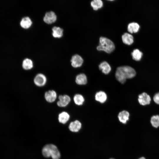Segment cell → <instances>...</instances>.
I'll list each match as a JSON object with an SVG mask.
<instances>
[{
    "mask_svg": "<svg viewBox=\"0 0 159 159\" xmlns=\"http://www.w3.org/2000/svg\"><path fill=\"white\" fill-rule=\"evenodd\" d=\"M129 112L126 110H123L120 112L117 115V118L119 121L121 123L126 124L129 119Z\"/></svg>",
    "mask_w": 159,
    "mask_h": 159,
    "instance_id": "obj_9",
    "label": "cell"
},
{
    "mask_svg": "<svg viewBox=\"0 0 159 159\" xmlns=\"http://www.w3.org/2000/svg\"><path fill=\"white\" fill-rule=\"evenodd\" d=\"M57 19L55 14L52 11L47 12L44 17L43 20L47 24H50L54 22Z\"/></svg>",
    "mask_w": 159,
    "mask_h": 159,
    "instance_id": "obj_7",
    "label": "cell"
},
{
    "mask_svg": "<svg viewBox=\"0 0 159 159\" xmlns=\"http://www.w3.org/2000/svg\"><path fill=\"white\" fill-rule=\"evenodd\" d=\"M138 101L140 105H145L150 103L151 98L150 96L147 93L143 92L139 95Z\"/></svg>",
    "mask_w": 159,
    "mask_h": 159,
    "instance_id": "obj_10",
    "label": "cell"
},
{
    "mask_svg": "<svg viewBox=\"0 0 159 159\" xmlns=\"http://www.w3.org/2000/svg\"><path fill=\"white\" fill-rule=\"evenodd\" d=\"M72 66L74 68L81 67L83 62L82 57L78 54H75L72 57L71 60Z\"/></svg>",
    "mask_w": 159,
    "mask_h": 159,
    "instance_id": "obj_8",
    "label": "cell"
},
{
    "mask_svg": "<svg viewBox=\"0 0 159 159\" xmlns=\"http://www.w3.org/2000/svg\"><path fill=\"white\" fill-rule=\"evenodd\" d=\"M122 39L123 43L127 45H130L133 42L132 36L127 33H124L122 36Z\"/></svg>",
    "mask_w": 159,
    "mask_h": 159,
    "instance_id": "obj_17",
    "label": "cell"
},
{
    "mask_svg": "<svg viewBox=\"0 0 159 159\" xmlns=\"http://www.w3.org/2000/svg\"><path fill=\"white\" fill-rule=\"evenodd\" d=\"M150 123L152 126L155 128L159 127V115H153L150 119Z\"/></svg>",
    "mask_w": 159,
    "mask_h": 159,
    "instance_id": "obj_24",
    "label": "cell"
},
{
    "mask_svg": "<svg viewBox=\"0 0 159 159\" xmlns=\"http://www.w3.org/2000/svg\"><path fill=\"white\" fill-rule=\"evenodd\" d=\"M153 99L156 103L159 104V92L156 93Z\"/></svg>",
    "mask_w": 159,
    "mask_h": 159,
    "instance_id": "obj_25",
    "label": "cell"
},
{
    "mask_svg": "<svg viewBox=\"0 0 159 159\" xmlns=\"http://www.w3.org/2000/svg\"><path fill=\"white\" fill-rule=\"evenodd\" d=\"M33 66L32 61L30 59L26 58L24 59L22 64L23 68L26 70H28L32 69Z\"/></svg>",
    "mask_w": 159,
    "mask_h": 159,
    "instance_id": "obj_19",
    "label": "cell"
},
{
    "mask_svg": "<svg viewBox=\"0 0 159 159\" xmlns=\"http://www.w3.org/2000/svg\"><path fill=\"white\" fill-rule=\"evenodd\" d=\"M138 159H146L145 157H141L139 158Z\"/></svg>",
    "mask_w": 159,
    "mask_h": 159,
    "instance_id": "obj_26",
    "label": "cell"
},
{
    "mask_svg": "<svg viewBox=\"0 0 159 159\" xmlns=\"http://www.w3.org/2000/svg\"><path fill=\"white\" fill-rule=\"evenodd\" d=\"M43 156L47 158L51 157L52 159H59L60 153L57 147L53 144L45 145L42 150Z\"/></svg>",
    "mask_w": 159,
    "mask_h": 159,
    "instance_id": "obj_2",
    "label": "cell"
},
{
    "mask_svg": "<svg viewBox=\"0 0 159 159\" xmlns=\"http://www.w3.org/2000/svg\"><path fill=\"white\" fill-rule=\"evenodd\" d=\"M58 99L59 100L57 102V105L60 107L66 106L71 101L70 97L67 95H60Z\"/></svg>",
    "mask_w": 159,
    "mask_h": 159,
    "instance_id": "obj_6",
    "label": "cell"
},
{
    "mask_svg": "<svg viewBox=\"0 0 159 159\" xmlns=\"http://www.w3.org/2000/svg\"><path fill=\"white\" fill-rule=\"evenodd\" d=\"M139 24L136 22H132L129 24L127 26V30L130 33L137 32L139 28Z\"/></svg>",
    "mask_w": 159,
    "mask_h": 159,
    "instance_id": "obj_20",
    "label": "cell"
},
{
    "mask_svg": "<svg viewBox=\"0 0 159 159\" xmlns=\"http://www.w3.org/2000/svg\"><path fill=\"white\" fill-rule=\"evenodd\" d=\"M70 118L69 114L67 112L63 111L59 114L58 119L59 122L64 124L66 123Z\"/></svg>",
    "mask_w": 159,
    "mask_h": 159,
    "instance_id": "obj_15",
    "label": "cell"
},
{
    "mask_svg": "<svg viewBox=\"0 0 159 159\" xmlns=\"http://www.w3.org/2000/svg\"><path fill=\"white\" fill-rule=\"evenodd\" d=\"M75 82L79 85H85L87 82L86 75L83 73H81L77 75L76 77Z\"/></svg>",
    "mask_w": 159,
    "mask_h": 159,
    "instance_id": "obj_16",
    "label": "cell"
},
{
    "mask_svg": "<svg viewBox=\"0 0 159 159\" xmlns=\"http://www.w3.org/2000/svg\"><path fill=\"white\" fill-rule=\"evenodd\" d=\"M52 35L55 38H60L63 36V29L59 27L54 26L52 29Z\"/></svg>",
    "mask_w": 159,
    "mask_h": 159,
    "instance_id": "obj_18",
    "label": "cell"
},
{
    "mask_svg": "<svg viewBox=\"0 0 159 159\" xmlns=\"http://www.w3.org/2000/svg\"><path fill=\"white\" fill-rule=\"evenodd\" d=\"M95 100L101 103L105 102L107 99V95L106 93L102 91L97 92L95 96Z\"/></svg>",
    "mask_w": 159,
    "mask_h": 159,
    "instance_id": "obj_13",
    "label": "cell"
},
{
    "mask_svg": "<svg viewBox=\"0 0 159 159\" xmlns=\"http://www.w3.org/2000/svg\"><path fill=\"white\" fill-rule=\"evenodd\" d=\"M115 48L114 44L112 41L106 37H101L99 45L97 49L98 51H103L107 53H110L114 50Z\"/></svg>",
    "mask_w": 159,
    "mask_h": 159,
    "instance_id": "obj_3",
    "label": "cell"
},
{
    "mask_svg": "<svg viewBox=\"0 0 159 159\" xmlns=\"http://www.w3.org/2000/svg\"><path fill=\"white\" fill-rule=\"evenodd\" d=\"M32 22L31 19L28 16L22 18L20 22L21 26L25 29L29 28L32 25Z\"/></svg>",
    "mask_w": 159,
    "mask_h": 159,
    "instance_id": "obj_14",
    "label": "cell"
},
{
    "mask_svg": "<svg viewBox=\"0 0 159 159\" xmlns=\"http://www.w3.org/2000/svg\"><path fill=\"white\" fill-rule=\"evenodd\" d=\"M57 97L56 92L54 90H49L46 92L44 94V98L47 102L49 103L54 102Z\"/></svg>",
    "mask_w": 159,
    "mask_h": 159,
    "instance_id": "obj_11",
    "label": "cell"
},
{
    "mask_svg": "<svg viewBox=\"0 0 159 159\" xmlns=\"http://www.w3.org/2000/svg\"><path fill=\"white\" fill-rule=\"evenodd\" d=\"M82 126V123L80 121L75 120L70 122L68 128L71 132L77 133L80 130Z\"/></svg>",
    "mask_w": 159,
    "mask_h": 159,
    "instance_id": "obj_5",
    "label": "cell"
},
{
    "mask_svg": "<svg viewBox=\"0 0 159 159\" xmlns=\"http://www.w3.org/2000/svg\"><path fill=\"white\" fill-rule=\"evenodd\" d=\"M131 54L133 59L136 61L140 60L143 55L142 53L138 49L134 50Z\"/></svg>",
    "mask_w": 159,
    "mask_h": 159,
    "instance_id": "obj_23",
    "label": "cell"
},
{
    "mask_svg": "<svg viewBox=\"0 0 159 159\" xmlns=\"http://www.w3.org/2000/svg\"><path fill=\"white\" fill-rule=\"evenodd\" d=\"M47 80V78L42 73H39L35 76L34 81L36 85L41 87L45 85Z\"/></svg>",
    "mask_w": 159,
    "mask_h": 159,
    "instance_id": "obj_4",
    "label": "cell"
},
{
    "mask_svg": "<svg viewBox=\"0 0 159 159\" xmlns=\"http://www.w3.org/2000/svg\"><path fill=\"white\" fill-rule=\"evenodd\" d=\"M109 159H115L113 158H110Z\"/></svg>",
    "mask_w": 159,
    "mask_h": 159,
    "instance_id": "obj_27",
    "label": "cell"
},
{
    "mask_svg": "<svg viewBox=\"0 0 159 159\" xmlns=\"http://www.w3.org/2000/svg\"><path fill=\"white\" fill-rule=\"evenodd\" d=\"M74 103L78 105H81L83 104L85 99L80 94L75 95L73 97Z\"/></svg>",
    "mask_w": 159,
    "mask_h": 159,
    "instance_id": "obj_21",
    "label": "cell"
},
{
    "mask_svg": "<svg viewBox=\"0 0 159 159\" xmlns=\"http://www.w3.org/2000/svg\"><path fill=\"white\" fill-rule=\"evenodd\" d=\"M103 2L101 0H94L91 2L92 7L95 10H97L103 6Z\"/></svg>",
    "mask_w": 159,
    "mask_h": 159,
    "instance_id": "obj_22",
    "label": "cell"
},
{
    "mask_svg": "<svg viewBox=\"0 0 159 159\" xmlns=\"http://www.w3.org/2000/svg\"><path fill=\"white\" fill-rule=\"evenodd\" d=\"M136 73L135 70L132 67L129 66H122L117 68L115 76L119 82L123 84L126 82L127 79L134 77Z\"/></svg>",
    "mask_w": 159,
    "mask_h": 159,
    "instance_id": "obj_1",
    "label": "cell"
},
{
    "mask_svg": "<svg viewBox=\"0 0 159 159\" xmlns=\"http://www.w3.org/2000/svg\"><path fill=\"white\" fill-rule=\"evenodd\" d=\"M100 69L105 74H109L111 70V67L109 64L106 62L104 61L99 66Z\"/></svg>",
    "mask_w": 159,
    "mask_h": 159,
    "instance_id": "obj_12",
    "label": "cell"
}]
</instances>
